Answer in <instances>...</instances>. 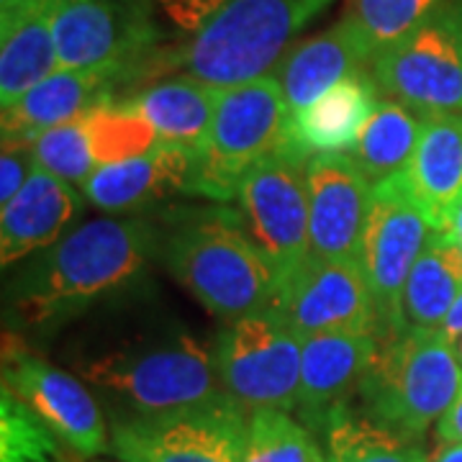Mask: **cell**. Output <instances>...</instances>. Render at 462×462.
Returning a JSON list of instances; mask_svg holds the SVG:
<instances>
[{
  "instance_id": "obj_6",
  "label": "cell",
  "mask_w": 462,
  "mask_h": 462,
  "mask_svg": "<svg viewBox=\"0 0 462 462\" xmlns=\"http://www.w3.org/2000/svg\"><path fill=\"white\" fill-rule=\"evenodd\" d=\"M288 106L275 75L224 88L208 142L200 152V199L236 200L239 182L285 142Z\"/></svg>"
},
{
  "instance_id": "obj_4",
  "label": "cell",
  "mask_w": 462,
  "mask_h": 462,
  "mask_svg": "<svg viewBox=\"0 0 462 462\" xmlns=\"http://www.w3.org/2000/svg\"><path fill=\"white\" fill-rule=\"evenodd\" d=\"M462 393V363L442 329H403L378 337L363 385L365 413L421 439Z\"/></svg>"
},
{
  "instance_id": "obj_35",
  "label": "cell",
  "mask_w": 462,
  "mask_h": 462,
  "mask_svg": "<svg viewBox=\"0 0 462 462\" xmlns=\"http://www.w3.org/2000/svg\"><path fill=\"white\" fill-rule=\"evenodd\" d=\"M447 234L457 242V247L462 249V199L457 203V208H455V214H452V221H449V229Z\"/></svg>"
},
{
  "instance_id": "obj_18",
  "label": "cell",
  "mask_w": 462,
  "mask_h": 462,
  "mask_svg": "<svg viewBox=\"0 0 462 462\" xmlns=\"http://www.w3.org/2000/svg\"><path fill=\"white\" fill-rule=\"evenodd\" d=\"M378 352L375 334H319L303 339L298 413L311 431H324L346 401L360 393Z\"/></svg>"
},
{
  "instance_id": "obj_34",
  "label": "cell",
  "mask_w": 462,
  "mask_h": 462,
  "mask_svg": "<svg viewBox=\"0 0 462 462\" xmlns=\"http://www.w3.org/2000/svg\"><path fill=\"white\" fill-rule=\"evenodd\" d=\"M442 331H445L447 337L455 342L457 337H462V293L457 296V300H455V306H452V311H449V316L445 319V324H442Z\"/></svg>"
},
{
  "instance_id": "obj_1",
  "label": "cell",
  "mask_w": 462,
  "mask_h": 462,
  "mask_svg": "<svg viewBox=\"0 0 462 462\" xmlns=\"http://www.w3.org/2000/svg\"><path fill=\"white\" fill-rule=\"evenodd\" d=\"M152 249L154 231L142 218L103 216L85 221L18 275L14 282L18 311L33 324L75 314L134 281Z\"/></svg>"
},
{
  "instance_id": "obj_25",
  "label": "cell",
  "mask_w": 462,
  "mask_h": 462,
  "mask_svg": "<svg viewBox=\"0 0 462 462\" xmlns=\"http://www.w3.org/2000/svg\"><path fill=\"white\" fill-rule=\"evenodd\" d=\"M218 98L221 88L178 75L147 85L126 103L154 129L162 144H178L200 154L208 142Z\"/></svg>"
},
{
  "instance_id": "obj_31",
  "label": "cell",
  "mask_w": 462,
  "mask_h": 462,
  "mask_svg": "<svg viewBox=\"0 0 462 462\" xmlns=\"http://www.w3.org/2000/svg\"><path fill=\"white\" fill-rule=\"evenodd\" d=\"M449 0H355L349 18L363 32L373 57L430 21Z\"/></svg>"
},
{
  "instance_id": "obj_11",
  "label": "cell",
  "mask_w": 462,
  "mask_h": 462,
  "mask_svg": "<svg viewBox=\"0 0 462 462\" xmlns=\"http://www.w3.org/2000/svg\"><path fill=\"white\" fill-rule=\"evenodd\" d=\"M236 203L281 282L311 254L306 162L282 147L273 152L242 178Z\"/></svg>"
},
{
  "instance_id": "obj_13",
  "label": "cell",
  "mask_w": 462,
  "mask_h": 462,
  "mask_svg": "<svg viewBox=\"0 0 462 462\" xmlns=\"http://www.w3.org/2000/svg\"><path fill=\"white\" fill-rule=\"evenodd\" d=\"M3 388L32 406L83 460L111 449L103 413L83 383L32 355L23 342L8 334L3 346Z\"/></svg>"
},
{
  "instance_id": "obj_2",
  "label": "cell",
  "mask_w": 462,
  "mask_h": 462,
  "mask_svg": "<svg viewBox=\"0 0 462 462\" xmlns=\"http://www.w3.org/2000/svg\"><path fill=\"white\" fill-rule=\"evenodd\" d=\"M165 264L208 314L226 321L270 309L275 300L273 267L242 214L224 203L188 208L172 221Z\"/></svg>"
},
{
  "instance_id": "obj_19",
  "label": "cell",
  "mask_w": 462,
  "mask_h": 462,
  "mask_svg": "<svg viewBox=\"0 0 462 462\" xmlns=\"http://www.w3.org/2000/svg\"><path fill=\"white\" fill-rule=\"evenodd\" d=\"M132 75V69L124 67L57 69L47 80L33 85L14 106L3 108V136L33 142L39 134L69 124L103 103H111L116 85L129 80Z\"/></svg>"
},
{
  "instance_id": "obj_7",
  "label": "cell",
  "mask_w": 462,
  "mask_h": 462,
  "mask_svg": "<svg viewBox=\"0 0 462 462\" xmlns=\"http://www.w3.org/2000/svg\"><path fill=\"white\" fill-rule=\"evenodd\" d=\"M214 357L226 393L247 413H291L298 406L303 339L275 309L229 321L216 339Z\"/></svg>"
},
{
  "instance_id": "obj_27",
  "label": "cell",
  "mask_w": 462,
  "mask_h": 462,
  "mask_svg": "<svg viewBox=\"0 0 462 462\" xmlns=\"http://www.w3.org/2000/svg\"><path fill=\"white\" fill-rule=\"evenodd\" d=\"M424 118L396 100H380L375 114L370 116L352 157L363 167L367 180L380 185L403 175L419 147L424 132Z\"/></svg>"
},
{
  "instance_id": "obj_10",
  "label": "cell",
  "mask_w": 462,
  "mask_h": 462,
  "mask_svg": "<svg viewBox=\"0 0 462 462\" xmlns=\"http://www.w3.org/2000/svg\"><path fill=\"white\" fill-rule=\"evenodd\" d=\"M249 413L234 401L114 421L111 452L121 462H245Z\"/></svg>"
},
{
  "instance_id": "obj_23",
  "label": "cell",
  "mask_w": 462,
  "mask_h": 462,
  "mask_svg": "<svg viewBox=\"0 0 462 462\" xmlns=\"http://www.w3.org/2000/svg\"><path fill=\"white\" fill-rule=\"evenodd\" d=\"M60 0H8L0 5V106L8 108L60 69L54 14Z\"/></svg>"
},
{
  "instance_id": "obj_36",
  "label": "cell",
  "mask_w": 462,
  "mask_h": 462,
  "mask_svg": "<svg viewBox=\"0 0 462 462\" xmlns=\"http://www.w3.org/2000/svg\"><path fill=\"white\" fill-rule=\"evenodd\" d=\"M431 462H462V445H445Z\"/></svg>"
},
{
  "instance_id": "obj_20",
  "label": "cell",
  "mask_w": 462,
  "mask_h": 462,
  "mask_svg": "<svg viewBox=\"0 0 462 462\" xmlns=\"http://www.w3.org/2000/svg\"><path fill=\"white\" fill-rule=\"evenodd\" d=\"M378 103V83L370 69H360L327 90L309 108L288 116L282 149L303 162L314 154H349L357 147Z\"/></svg>"
},
{
  "instance_id": "obj_3",
  "label": "cell",
  "mask_w": 462,
  "mask_h": 462,
  "mask_svg": "<svg viewBox=\"0 0 462 462\" xmlns=\"http://www.w3.org/2000/svg\"><path fill=\"white\" fill-rule=\"evenodd\" d=\"M334 0H224L196 26L170 65L214 88L273 75L293 39Z\"/></svg>"
},
{
  "instance_id": "obj_32",
  "label": "cell",
  "mask_w": 462,
  "mask_h": 462,
  "mask_svg": "<svg viewBox=\"0 0 462 462\" xmlns=\"http://www.w3.org/2000/svg\"><path fill=\"white\" fill-rule=\"evenodd\" d=\"M36 170L33 142L3 136V154H0V203L16 199V193L26 185Z\"/></svg>"
},
{
  "instance_id": "obj_30",
  "label": "cell",
  "mask_w": 462,
  "mask_h": 462,
  "mask_svg": "<svg viewBox=\"0 0 462 462\" xmlns=\"http://www.w3.org/2000/svg\"><path fill=\"white\" fill-rule=\"evenodd\" d=\"M245 462H331L321 452L314 431L288 411L249 413Z\"/></svg>"
},
{
  "instance_id": "obj_37",
  "label": "cell",
  "mask_w": 462,
  "mask_h": 462,
  "mask_svg": "<svg viewBox=\"0 0 462 462\" xmlns=\"http://www.w3.org/2000/svg\"><path fill=\"white\" fill-rule=\"evenodd\" d=\"M455 349H457V357H460V363H462V337L455 339Z\"/></svg>"
},
{
  "instance_id": "obj_16",
  "label": "cell",
  "mask_w": 462,
  "mask_h": 462,
  "mask_svg": "<svg viewBox=\"0 0 462 462\" xmlns=\"http://www.w3.org/2000/svg\"><path fill=\"white\" fill-rule=\"evenodd\" d=\"M311 254L360 263L373 182L352 154H314L306 160Z\"/></svg>"
},
{
  "instance_id": "obj_21",
  "label": "cell",
  "mask_w": 462,
  "mask_h": 462,
  "mask_svg": "<svg viewBox=\"0 0 462 462\" xmlns=\"http://www.w3.org/2000/svg\"><path fill=\"white\" fill-rule=\"evenodd\" d=\"M370 60L373 50L349 16L327 32L293 44L273 69L282 88L288 116L309 108L334 85L370 67Z\"/></svg>"
},
{
  "instance_id": "obj_8",
  "label": "cell",
  "mask_w": 462,
  "mask_h": 462,
  "mask_svg": "<svg viewBox=\"0 0 462 462\" xmlns=\"http://www.w3.org/2000/svg\"><path fill=\"white\" fill-rule=\"evenodd\" d=\"M367 69L383 96L416 114H462V0L378 51Z\"/></svg>"
},
{
  "instance_id": "obj_33",
  "label": "cell",
  "mask_w": 462,
  "mask_h": 462,
  "mask_svg": "<svg viewBox=\"0 0 462 462\" xmlns=\"http://www.w3.org/2000/svg\"><path fill=\"white\" fill-rule=\"evenodd\" d=\"M437 437L445 445H462V393L449 406V411L437 421Z\"/></svg>"
},
{
  "instance_id": "obj_29",
  "label": "cell",
  "mask_w": 462,
  "mask_h": 462,
  "mask_svg": "<svg viewBox=\"0 0 462 462\" xmlns=\"http://www.w3.org/2000/svg\"><path fill=\"white\" fill-rule=\"evenodd\" d=\"M83 457L18 396L0 393V462H80Z\"/></svg>"
},
{
  "instance_id": "obj_28",
  "label": "cell",
  "mask_w": 462,
  "mask_h": 462,
  "mask_svg": "<svg viewBox=\"0 0 462 462\" xmlns=\"http://www.w3.org/2000/svg\"><path fill=\"white\" fill-rule=\"evenodd\" d=\"M324 434L331 462H430L421 439L391 430L367 413L355 416L342 409L331 416Z\"/></svg>"
},
{
  "instance_id": "obj_17",
  "label": "cell",
  "mask_w": 462,
  "mask_h": 462,
  "mask_svg": "<svg viewBox=\"0 0 462 462\" xmlns=\"http://www.w3.org/2000/svg\"><path fill=\"white\" fill-rule=\"evenodd\" d=\"M200 154L178 144H157L144 154L100 167L83 185V199L103 214H132L160 200L199 196Z\"/></svg>"
},
{
  "instance_id": "obj_15",
  "label": "cell",
  "mask_w": 462,
  "mask_h": 462,
  "mask_svg": "<svg viewBox=\"0 0 462 462\" xmlns=\"http://www.w3.org/2000/svg\"><path fill=\"white\" fill-rule=\"evenodd\" d=\"M60 69L134 65L154 44V26L136 0H60L54 14Z\"/></svg>"
},
{
  "instance_id": "obj_26",
  "label": "cell",
  "mask_w": 462,
  "mask_h": 462,
  "mask_svg": "<svg viewBox=\"0 0 462 462\" xmlns=\"http://www.w3.org/2000/svg\"><path fill=\"white\" fill-rule=\"evenodd\" d=\"M462 293V249L447 231H431L403 291V324L413 329H442Z\"/></svg>"
},
{
  "instance_id": "obj_9",
  "label": "cell",
  "mask_w": 462,
  "mask_h": 462,
  "mask_svg": "<svg viewBox=\"0 0 462 462\" xmlns=\"http://www.w3.org/2000/svg\"><path fill=\"white\" fill-rule=\"evenodd\" d=\"M431 236L427 216L416 206L403 175L373 185L360 264L378 311V334L403 329V291L413 264Z\"/></svg>"
},
{
  "instance_id": "obj_22",
  "label": "cell",
  "mask_w": 462,
  "mask_h": 462,
  "mask_svg": "<svg viewBox=\"0 0 462 462\" xmlns=\"http://www.w3.org/2000/svg\"><path fill=\"white\" fill-rule=\"evenodd\" d=\"M0 208V263L11 267L57 245L72 218L83 211V199L75 185L36 165L16 199Z\"/></svg>"
},
{
  "instance_id": "obj_14",
  "label": "cell",
  "mask_w": 462,
  "mask_h": 462,
  "mask_svg": "<svg viewBox=\"0 0 462 462\" xmlns=\"http://www.w3.org/2000/svg\"><path fill=\"white\" fill-rule=\"evenodd\" d=\"M160 139L126 100H111L80 118L33 139L36 165L69 185H80L100 167L124 162L157 147Z\"/></svg>"
},
{
  "instance_id": "obj_5",
  "label": "cell",
  "mask_w": 462,
  "mask_h": 462,
  "mask_svg": "<svg viewBox=\"0 0 462 462\" xmlns=\"http://www.w3.org/2000/svg\"><path fill=\"white\" fill-rule=\"evenodd\" d=\"M83 378L116 393L134 416L190 411L229 401L214 352L188 334L121 346L85 363Z\"/></svg>"
},
{
  "instance_id": "obj_24",
  "label": "cell",
  "mask_w": 462,
  "mask_h": 462,
  "mask_svg": "<svg viewBox=\"0 0 462 462\" xmlns=\"http://www.w3.org/2000/svg\"><path fill=\"white\" fill-rule=\"evenodd\" d=\"M403 180L431 231H447L462 199V114L427 116Z\"/></svg>"
},
{
  "instance_id": "obj_12",
  "label": "cell",
  "mask_w": 462,
  "mask_h": 462,
  "mask_svg": "<svg viewBox=\"0 0 462 462\" xmlns=\"http://www.w3.org/2000/svg\"><path fill=\"white\" fill-rule=\"evenodd\" d=\"M300 339L319 334H378V311L363 264L309 254L275 288L273 306Z\"/></svg>"
}]
</instances>
